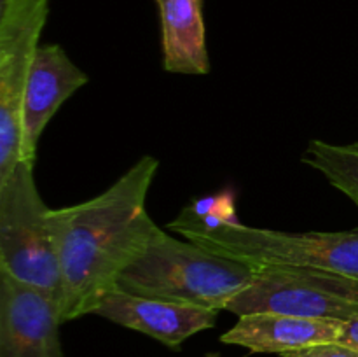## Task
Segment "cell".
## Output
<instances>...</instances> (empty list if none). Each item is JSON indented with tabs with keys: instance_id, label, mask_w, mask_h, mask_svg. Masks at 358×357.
I'll use <instances>...</instances> for the list:
<instances>
[{
	"instance_id": "5b68a950",
	"label": "cell",
	"mask_w": 358,
	"mask_h": 357,
	"mask_svg": "<svg viewBox=\"0 0 358 357\" xmlns=\"http://www.w3.org/2000/svg\"><path fill=\"white\" fill-rule=\"evenodd\" d=\"M248 286L227 304L238 317L280 314L346 322L358 315V280L303 266L254 268Z\"/></svg>"
},
{
	"instance_id": "8fae6325",
	"label": "cell",
	"mask_w": 358,
	"mask_h": 357,
	"mask_svg": "<svg viewBox=\"0 0 358 357\" xmlns=\"http://www.w3.org/2000/svg\"><path fill=\"white\" fill-rule=\"evenodd\" d=\"M203 2L205 0H156L161 18L163 69L166 72L206 76L212 70Z\"/></svg>"
},
{
	"instance_id": "52a82bcc",
	"label": "cell",
	"mask_w": 358,
	"mask_h": 357,
	"mask_svg": "<svg viewBox=\"0 0 358 357\" xmlns=\"http://www.w3.org/2000/svg\"><path fill=\"white\" fill-rule=\"evenodd\" d=\"M62 324L55 296L0 272V357H62Z\"/></svg>"
},
{
	"instance_id": "30bf717a",
	"label": "cell",
	"mask_w": 358,
	"mask_h": 357,
	"mask_svg": "<svg viewBox=\"0 0 358 357\" xmlns=\"http://www.w3.org/2000/svg\"><path fill=\"white\" fill-rule=\"evenodd\" d=\"M341 321L304 318L280 314L241 315L236 324L220 336L227 345L245 346L257 354H285L325 342H338Z\"/></svg>"
},
{
	"instance_id": "277c9868",
	"label": "cell",
	"mask_w": 358,
	"mask_h": 357,
	"mask_svg": "<svg viewBox=\"0 0 358 357\" xmlns=\"http://www.w3.org/2000/svg\"><path fill=\"white\" fill-rule=\"evenodd\" d=\"M0 272L58 300L62 279L49 206L35 184L30 161H20L0 181Z\"/></svg>"
},
{
	"instance_id": "9c48e42d",
	"label": "cell",
	"mask_w": 358,
	"mask_h": 357,
	"mask_svg": "<svg viewBox=\"0 0 358 357\" xmlns=\"http://www.w3.org/2000/svg\"><path fill=\"white\" fill-rule=\"evenodd\" d=\"M217 310L138 296L117 287L94 310L98 317L143 332L170 349H177L196 332L212 329L217 322Z\"/></svg>"
},
{
	"instance_id": "9a60e30c",
	"label": "cell",
	"mask_w": 358,
	"mask_h": 357,
	"mask_svg": "<svg viewBox=\"0 0 358 357\" xmlns=\"http://www.w3.org/2000/svg\"><path fill=\"white\" fill-rule=\"evenodd\" d=\"M206 357H220V356H219V354H208Z\"/></svg>"
},
{
	"instance_id": "7a4b0ae2",
	"label": "cell",
	"mask_w": 358,
	"mask_h": 357,
	"mask_svg": "<svg viewBox=\"0 0 358 357\" xmlns=\"http://www.w3.org/2000/svg\"><path fill=\"white\" fill-rule=\"evenodd\" d=\"M254 272L245 262L217 255L157 227L143 254L124 270L115 287L219 312L248 286Z\"/></svg>"
},
{
	"instance_id": "6da1fadb",
	"label": "cell",
	"mask_w": 358,
	"mask_h": 357,
	"mask_svg": "<svg viewBox=\"0 0 358 357\" xmlns=\"http://www.w3.org/2000/svg\"><path fill=\"white\" fill-rule=\"evenodd\" d=\"M157 168L156 158L143 156L94 198L49 209L62 279V322L94 314L124 270L147 248L159 227L145 209Z\"/></svg>"
},
{
	"instance_id": "8992f818",
	"label": "cell",
	"mask_w": 358,
	"mask_h": 357,
	"mask_svg": "<svg viewBox=\"0 0 358 357\" xmlns=\"http://www.w3.org/2000/svg\"><path fill=\"white\" fill-rule=\"evenodd\" d=\"M49 0H0V181L21 161V107Z\"/></svg>"
},
{
	"instance_id": "3957f363",
	"label": "cell",
	"mask_w": 358,
	"mask_h": 357,
	"mask_svg": "<svg viewBox=\"0 0 358 357\" xmlns=\"http://www.w3.org/2000/svg\"><path fill=\"white\" fill-rule=\"evenodd\" d=\"M168 231L252 268L303 266L358 280V227L350 231L287 233L243 223L206 226L182 209L177 219L168 224Z\"/></svg>"
},
{
	"instance_id": "5bb4252c",
	"label": "cell",
	"mask_w": 358,
	"mask_h": 357,
	"mask_svg": "<svg viewBox=\"0 0 358 357\" xmlns=\"http://www.w3.org/2000/svg\"><path fill=\"white\" fill-rule=\"evenodd\" d=\"M338 342H343L346 343V345L357 346L358 349V315L343 324V331Z\"/></svg>"
},
{
	"instance_id": "7c38bea8",
	"label": "cell",
	"mask_w": 358,
	"mask_h": 357,
	"mask_svg": "<svg viewBox=\"0 0 358 357\" xmlns=\"http://www.w3.org/2000/svg\"><path fill=\"white\" fill-rule=\"evenodd\" d=\"M303 163L320 172L329 184L348 196L358 209V142L331 144L311 140L303 154Z\"/></svg>"
},
{
	"instance_id": "ba28073f",
	"label": "cell",
	"mask_w": 358,
	"mask_h": 357,
	"mask_svg": "<svg viewBox=\"0 0 358 357\" xmlns=\"http://www.w3.org/2000/svg\"><path fill=\"white\" fill-rule=\"evenodd\" d=\"M90 83L59 44H41L31 63L21 107V161L34 163L38 140L63 104Z\"/></svg>"
},
{
	"instance_id": "4fadbf2b",
	"label": "cell",
	"mask_w": 358,
	"mask_h": 357,
	"mask_svg": "<svg viewBox=\"0 0 358 357\" xmlns=\"http://www.w3.org/2000/svg\"><path fill=\"white\" fill-rule=\"evenodd\" d=\"M282 357H358V349L343 342H325L290 350L282 354Z\"/></svg>"
}]
</instances>
